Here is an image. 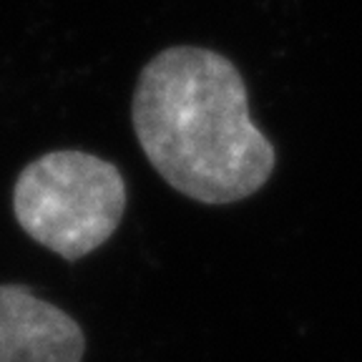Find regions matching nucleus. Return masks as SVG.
<instances>
[{
  "mask_svg": "<svg viewBox=\"0 0 362 362\" xmlns=\"http://www.w3.org/2000/svg\"><path fill=\"white\" fill-rule=\"evenodd\" d=\"M86 337L61 307L23 284H0V362H81Z\"/></svg>",
  "mask_w": 362,
  "mask_h": 362,
  "instance_id": "3",
  "label": "nucleus"
},
{
  "mask_svg": "<svg viewBox=\"0 0 362 362\" xmlns=\"http://www.w3.org/2000/svg\"><path fill=\"white\" fill-rule=\"evenodd\" d=\"M126 211V181L101 156L51 151L30 161L13 187V214L33 242L66 262L96 252Z\"/></svg>",
  "mask_w": 362,
  "mask_h": 362,
  "instance_id": "2",
  "label": "nucleus"
},
{
  "mask_svg": "<svg viewBox=\"0 0 362 362\" xmlns=\"http://www.w3.org/2000/svg\"><path fill=\"white\" fill-rule=\"evenodd\" d=\"M131 124L148 164L194 202H242L277 166V151L249 116L239 68L211 48L156 53L136 81Z\"/></svg>",
  "mask_w": 362,
  "mask_h": 362,
  "instance_id": "1",
  "label": "nucleus"
}]
</instances>
